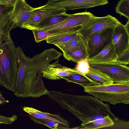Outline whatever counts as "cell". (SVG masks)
Masks as SVG:
<instances>
[{
	"label": "cell",
	"instance_id": "cell-1",
	"mask_svg": "<svg viewBox=\"0 0 129 129\" xmlns=\"http://www.w3.org/2000/svg\"><path fill=\"white\" fill-rule=\"evenodd\" d=\"M48 95L62 108L68 110L81 121V125L84 128H100L114 124L110 117L114 115L109 105L94 96L73 95L55 90L49 91Z\"/></svg>",
	"mask_w": 129,
	"mask_h": 129
},
{
	"label": "cell",
	"instance_id": "cell-2",
	"mask_svg": "<svg viewBox=\"0 0 129 129\" xmlns=\"http://www.w3.org/2000/svg\"><path fill=\"white\" fill-rule=\"evenodd\" d=\"M16 48L9 37L0 46V85L14 92L18 67Z\"/></svg>",
	"mask_w": 129,
	"mask_h": 129
},
{
	"label": "cell",
	"instance_id": "cell-3",
	"mask_svg": "<svg viewBox=\"0 0 129 129\" xmlns=\"http://www.w3.org/2000/svg\"><path fill=\"white\" fill-rule=\"evenodd\" d=\"M84 88L85 92L102 101L114 105L129 103V82L95 85Z\"/></svg>",
	"mask_w": 129,
	"mask_h": 129
},
{
	"label": "cell",
	"instance_id": "cell-4",
	"mask_svg": "<svg viewBox=\"0 0 129 129\" xmlns=\"http://www.w3.org/2000/svg\"><path fill=\"white\" fill-rule=\"evenodd\" d=\"M120 22L115 17L109 14L102 17L95 16L83 24L78 32L85 41L106 28L114 27Z\"/></svg>",
	"mask_w": 129,
	"mask_h": 129
},
{
	"label": "cell",
	"instance_id": "cell-5",
	"mask_svg": "<svg viewBox=\"0 0 129 129\" xmlns=\"http://www.w3.org/2000/svg\"><path fill=\"white\" fill-rule=\"evenodd\" d=\"M89 65L90 68L107 75L113 83L129 82V68L126 65L115 62Z\"/></svg>",
	"mask_w": 129,
	"mask_h": 129
},
{
	"label": "cell",
	"instance_id": "cell-6",
	"mask_svg": "<svg viewBox=\"0 0 129 129\" xmlns=\"http://www.w3.org/2000/svg\"><path fill=\"white\" fill-rule=\"evenodd\" d=\"M114 27L106 28L84 41L88 54L87 59L97 54L112 41Z\"/></svg>",
	"mask_w": 129,
	"mask_h": 129
},
{
	"label": "cell",
	"instance_id": "cell-7",
	"mask_svg": "<svg viewBox=\"0 0 129 129\" xmlns=\"http://www.w3.org/2000/svg\"><path fill=\"white\" fill-rule=\"evenodd\" d=\"M94 16L91 13L86 11L70 14L68 17L62 22L40 29L53 34L70 28L82 26L83 24Z\"/></svg>",
	"mask_w": 129,
	"mask_h": 129
},
{
	"label": "cell",
	"instance_id": "cell-8",
	"mask_svg": "<svg viewBox=\"0 0 129 129\" xmlns=\"http://www.w3.org/2000/svg\"><path fill=\"white\" fill-rule=\"evenodd\" d=\"M108 3V0H49L48 7L64 9L66 11L80 9H88Z\"/></svg>",
	"mask_w": 129,
	"mask_h": 129
},
{
	"label": "cell",
	"instance_id": "cell-9",
	"mask_svg": "<svg viewBox=\"0 0 129 129\" xmlns=\"http://www.w3.org/2000/svg\"><path fill=\"white\" fill-rule=\"evenodd\" d=\"M66 12L64 9L50 7L45 5L35 8L30 18L22 24L21 28L32 30L35 26L45 18Z\"/></svg>",
	"mask_w": 129,
	"mask_h": 129
},
{
	"label": "cell",
	"instance_id": "cell-10",
	"mask_svg": "<svg viewBox=\"0 0 129 129\" xmlns=\"http://www.w3.org/2000/svg\"><path fill=\"white\" fill-rule=\"evenodd\" d=\"M13 7L11 21L14 28H21L30 18L35 8L29 6L25 0H17Z\"/></svg>",
	"mask_w": 129,
	"mask_h": 129
},
{
	"label": "cell",
	"instance_id": "cell-11",
	"mask_svg": "<svg viewBox=\"0 0 129 129\" xmlns=\"http://www.w3.org/2000/svg\"><path fill=\"white\" fill-rule=\"evenodd\" d=\"M77 73L74 68L63 66L58 59L47 64L42 71V77L51 80L61 79L64 77Z\"/></svg>",
	"mask_w": 129,
	"mask_h": 129
},
{
	"label": "cell",
	"instance_id": "cell-12",
	"mask_svg": "<svg viewBox=\"0 0 129 129\" xmlns=\"http://www.w3.org/2000/svg\"><path fill=\"white\" fill-rule=\"evenodd\" d=\"M112 41L114 45L115 55L117 57L129 47V33L126 29L124 25L120 22L114 29Z\"/></svg>",
	"mask_w": 129,
	"mask_h": 129
},
{
	"label": "cell",
	"instance_id": "cell-13",
	"mask_svg": "<svg viewBox=\"0 0 129 129\" xmlns=\"http://www.w3.org/2000/svg\"><path fill=\"white\" fill-rule=\"evenodd\" d=\"M117 58L111 41L97 54L88 60L90 64L104 63L116 62Z\"/></svg>",
	"mask_w": 129,
	"mask_h": 129
},
{
	"label": "cell",
	"instance_id": "cell-14",
	"mask_svg": "<svg viewBox=\"0 0 129 129\" xmlns=\"http://www.w3.org/2000/svg\"><path fill=\"white\" fill-rule=\"evenodd\" d=\"M23 110L28 114L30 118L52 120L69 126L68 121L60 115L41 112L31 107H24Z\"/></svg>",
	"mask_w": 129,
	"mask_h": 129
},
{
	"label": "cell",
	"instance_id": "cell-15",
	"mask_svg": "<svg viewBox=\"0 0 129 129\" xmlns=\"http://www.w3.org/2000/svg\"><path fill=\"white\" fill-rule=\"evenodd\" d=\"M63 55L65 59L77 63L83 59H87L88 54L86 46L74 50L62 51Z\"/></svg>",
	"mask_w": 129,
	"mask_h": 129
},
{
	"label": "cell",
	"instance_id": "cell-16",
	"mask_svg": "<svg viewBox=\"0 0 129 129\" xmlns=\"http://www.w3.org/2000/svg\"><path fill=\"white\" fill-rule=\"evenodd\" d=\"M68 82H72L79 84L84 87L95 85H98L95 82L93 81L86 75L78 73H75L62 78Z\"/></svg>",
	"mask_w": 129,
	"mask_h": 129
},
{
	"label": "cell",
	"instance_id": "cell-17",
	"mask_svg": "<svg viewBox=\"0 0 129 129\" xmlns=\"http://www.w3.org/2000/svg\"><path fill=\"white\" fill-rule=\"evenodd\" d=\"M62 51H71L86 46L82 36L79 33L74 38L67 42L55 45Z\"/></svg>",
	"mask_w": 129,
	"mask_h": 129
},
{
	"label": "cell",
	"instance_id": "cell-18",
	"mask_svg": "<svg viewBox=\"0 0 129 129\" xmlns=\"http://www.w3.org/2000/svg\"><path fill=\"white\" fill-rule=\"evenodd\" d=\"M69 15L65 13L48 17L35 26L32 30L46 27L59 23L66 19Z\"/></svg>",
	"mask_w": 129,
	"mask_h": 129
},
{
	"label": "cell",
	"instance_id": "cell-19",
	"mask_svg": "<svg viewBox=\"0 0 129 129\" xmlns=\"http://www.w3.org/2000/svg\"><path fill=\"white\" fill-rule=\"evenodd\" d=\"M86 75L96 82L98 85H107L113 83L111 79L106 75L99 71L90 68Z\"/></svg>",
	"mask_w": 129,
	"mask_h": 129
},
{
	"label": "cell",
	"instance_id": "cell-20",
	"mask_svg": "<svg viewBox=\"0 0 129 129\" xmlns=\"http://www.w3.org/2000/svg\"><path fill=\"white\" fill-rule=\"evenodd\" d=\"M78 31L70 32L56 35H52L45 40L46 42L55 45L64 43L71 40L78 34Z\"/></svg>",
	"mask_w": 129,
	"mask_h": 129
},
{
	"label": "cell",
	"instance_id": "cell-21",
	"mask_svg": "<svg viewBox=\"0 0 129 129\" xmlns=\"http://www.w3.org/2000/svg\"><path fill=\"white\" fill-rule=\"evenodd\" d=\"M31 119L36 123L43 124L52 129H66L68 128L69 127L52 120L34 118H31Z\"/></svg>",
	"mask_w": 129,
	"mask_h": 129
},
{
	"label": "cell",
	"instance_id": "cell-22",
	"mask_svg": "<svg viewBox=\"0 0 129 129\" xmlns=\"http://www.w3.org/2000/svg\"><path fill=\"white\" fill-rule=\"evenodd\" d=\"M115 12L129 20V0H120L115 8Z\"/></svg>",
	"mask_w": 129,
	"mask_h": 129
},
{
	"label": "cell",
	"instance_id": "cell-23",
	"mask_svg": "<svg viewBox=\"0 0 129 129\" xmlns=\"http://www.w3.org/2000/svg\"><path fill=\"white\" fill-rule=\"evenodd\" d=\"M12 10L0 19V32L7 33L11 31V19Z\"/></svg>",
	"mask_w": 129,
	"mask_h": 129
},
{
	"label": "cell",
	"instance_id": "cell-24",
	"mask_svg": "<svg viewBox=\"0 0 129 129\" xmlns=\"http://www.w3.org/2000/svg\"><path fill=\"white\" fill-rule=\"evenodd\" d=\"M77 63L74 68L77 73L83 75H86L90 68L89 63L88 59H82Z\"/></svg>",
	"mask_w": 129,
	"mask_h": 129
},
{
	"label": "cell",
	"instance_id": "cell-25",
	"mask_svg": "<svg viewBox=\"0 0 129 129\" xmlns=\"http://www.w3.org/2000/svg\"><path fill=\"white\" fill-rule=\"evenodd\" d=\"M32 30L34 35L35 41L36 43L45 40L52 34L41 29H34Z\"/></svg>",
	"mask_w": 129,
	"mask_h": 129
},
{
	"label": "cell",
	"instance_id": "cell-26",
	"mask_svg": "<svg viewBox=\"0 0 129 129\" xmlns=\"http://www.w3.org/2000/svg\"><path fill=\"white\" fill-rule=\"evenodd\" d=\"M116 62L125 65L129 64V47L119 55Z\"/></svg>",
	"mask_w": 129,
	"mask_h": 129
},
{
	"label": "cell",
	"instance_id": "cell-27",
	"mask_svg": "<svg viewBox=\"0 0 129 129\" xmlns=\"http://www.w3.org/2000/svg\"><path fill=\"white\" fill-rule=\"evenodd\" d=\"M12 7L7 6L0 4V19L12 11L13 9Z\"/></svg>",
	"mask_w": 129,
	"mask_h": 129
},
{
	"label": "cell",
	"instance_id": "cell-28",
	"mask_svg": "<svg viewBox=\"0 0 129 129\" xmlns=\"http://www.w3.org/2000/svg\"><path fill=\"white\" fill-rule=\"evenodd\" d=\"M17 0H0V4L5 6L13 7Z\"/></svg>",
	"mask_w": 129,
	"mask_h": 129
},
{
	"label": "cell",
	"instance_id": "cell-29",
	"mask_svg": "<svg viewBox=\"0 0 129 129\" xmlns=\"http://www.w3.org/2000/svg\"><path fill=\"white\" fill-rule=\"evenodd\" d=\"M10 36V33H6L0 32V46Z\"/></svg>",
	"mask_w": 129,
	"mask_h": 129
},
{
	"label": "cell",
	"instance_id": "cell-30",
	"mask_svg": "<svg viewBox=\"0 0 129 129\" xmlns=\"http://www.w3.org/2000/svg\"><path fill=\"white\" fill-rule=\"evenodd\" d=\"M9 102L8 100H6L2 96L0 91V104H2Z\"/></svg>",
	"mask_w": 129,
	"mask_h": 129
},
{
	"label": "cell",
	"instance_id": "cell-31",
	"mask_svg": "<svg viewBox=\"0 0 129 129\" xmlns=\"http://www.w3.org/2000/svg\"><path fill=\"white\" fill-rule=\"evenodd\" d=\"M124 25L126 30L129 33V20H128L127 22Z\"/></svg>",
	"mask_w": 129,
	"mask_h": 129
},
{
	"label": "cell",
	"instance_id": "cell-32",
	"mask_svg": "<svg viewBox=\"0 0 129 129\" xmlns=\"http://www.w3.org/2000/svg\"></svg>",
	"mask_w": 129,
	"mask_h": 129
}]
</instances>
